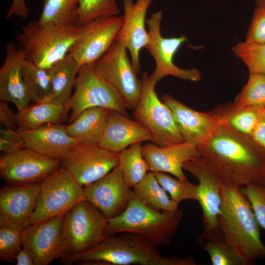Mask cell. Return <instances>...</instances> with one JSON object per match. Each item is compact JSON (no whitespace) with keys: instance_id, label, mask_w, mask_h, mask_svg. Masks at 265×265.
I'll return each mask as SVG.
<instances>
[{"instance_id":"8","label":"cell","mask_w":265,"mask_h":265,"mask_svg":"<svg viewBox=\"0 0 265 265\" xmlns=\"http://www.w3.org/2000/svg\"><path fill=\"white\" fill-rule=\"evenodd\" d=\"M142 91L138 104L133 109L135 120L151 132L152 142L164 147L184 142L169 107L159 100L155 91L156 83L146 72L142 76Z\"/></svg>"},{"instance_id":"13","label":"cell","mask_w":265,"mask_h":265,"mask_svg":"<svg viewBox=\"0 0 265 265\" xmlns=\"http://www.w3.org/2000/svg\"><path fill=\"white\" fill-rule=\"evenodd\" d=\"M123 22V15H117L98 18L82 25L69 54L80 66L93 64L115 41Z\"/></svg>"},{"instance_id":"35","label":"cell","mask_w":265,"mask_h":265,"mask_svg":"<svg viewBox=\"0 0 265 265\" xmlns=\"http://www.w3.org/2000/svg\"><path fill=\"white\" fill-rule=\"evenodd\" d=\"M119 12L116 0H79L76 23L83 25L98 18L117 16Z\"/></svg>"},{"instance_id":"41","label":"cell","mask_w":265,"mask_h":265,"mask_svg":"<svg viewBox=\"0 0 265 265\" xmlns=\"http://www.w3.org/2000/svg\"><path fill=\"white\" fill-rule=\"evenodd\" d=\"M7 101L0 100V122L4 128L17 130L16 113H14Z\"/></svg>"},{"instance_id":"45","label":"cell","mask_w":265,"mask_h":265,"mask_svg":"<svg viewBox=\"0 0 265 265\" xmlns=\"http://www.w3.org/2000/svg\"><path fill=\"white\" fill-rule=\"evenodd\" d=\"M16 261L17 265H34L30 254L23 247L18 254Z\"/></svg>"},{"instance_id":"27","label":"cell","mask_w":265,"mask_h":265,"mask_svg":"<svg viewBox=\"0 0 265 265\" xmlns=\"http://www.w3.org/2000/svg\"><path fill=\"white\" fill-rule=\"evenodd\" d=\"M80 67L79 63L68 53L64 58L49 69L52 93L47 101L67 106L72 95V89L75 86Z\"/></svg>"},{"instance_id":"12","label":"cell","mask_w":265,"mask_h":265,"mask_svg":"<svg viewBox=\"0 0 265 265\" xmlns=\"http://www.w3.org/2000/svg\"><path fill=\"white\" fill-rule=\"evenodd\" d=\"M61 166V161L28 148L4 153L0 158V176L7 185L41 183Z\"/></svg>"},{"instance_id":"2","label":"cell","mask_w":265,"mask_h":265,"mask_svg":"<svg viewBox=\"0 0 265 265\" xmlns=\"http://www.w3.org/2000/svg\"><path fill=\"white\" fill-rule=\"evenodd\" d=\"M218 227L221 237L235 250L246 265L265 258L260 226L241 188L222 183Z\"/></svg>"},{"instance_id":"34","label":"cell","mask_w":265,"mask_h":265,"mask_svg":"<svg viewBox=\"0 0 265 265\" xmlns=\"http://www.w3.org/2000/svg\"><path fill=\"white\" fill-rule=\"evenodd\" d=\"M232 51L245 64L249 74L265 75V43L245 41L235 45Z\"/></svg>"},{"instance_id":"5","label":"cell","mask_w":265,"mask_h":265,"mask_svg":"<svg viewBox=\"0 0 265 265\" xmlns=\"http://www.w3.org/2000/svg\"><path fill=\"white\" fill-rule=\"evenodd\" d=\"M82 29V25L43 24L38 21L23 27L17 41L26 60L49 69L64 58Z\"/></svg>"},{"instance_id":"43","label":"cell","mask_w":265,"mask_h":265,"mask_svg":"<svg viewBox=\"0 0 265 265\" xmlns=\"http://www.w3.org/2000/svg\"><path fill=\"white\" fill-rule=\"evenodd\" d=\"M0 138L18 144L25 147L24 140L17 130L7 128L1 129L0 130Z\"/></svg>"},{"instance_id":"22","label":"cell","mask_w":265,"mask_h":265,"mask_svg":"<svg viewBox=\"0 0 265 265\" xmlns=\"http://www.w3.org/2000/svg\"><path fill=\"white\" fill-rule=\"evenodd\" d=\"M152 140L150 131L139 122L118 111L109 110L98 144L110 152L119 154L133 144Z\"/></svg>"},{"instance_id":"11","label":"cell","mask_w":265,"mask_h":265,"mask_svg":"<svg viewBox=\"0 0 265 265\" xmlns=\"http://www.w3.org/2000/svg\"><path fill=\"white\" fill-rule=\"evenodd\" d=\"M127 50L115 40L108 51L92 65L103 79L119 92L127 109H133L140 100L142 83L137 77Z\"/></svg>"},{"instance_id":"46","label":"cell","mask_w":265,"mask_h":265,"mask_svg":"<svg viewBox=\"0 0 265 265\" xmlns=\"http://www.w3.org/2000/svg\"><path fill=\"white\" fill-rule=\"evenodd\" d=\"M25 148L18 144L0 138V150L4 153H10Z\"/></svg>"},{"instance_id":"37","label":"cell","mask_w":265,"mask_h":265,"mask_svg":"<svg viewBox=\"0 0 265 265\" xmlns=\"http://www.w3.org/2000/svg\"><path fill=\"white\" fill-rule=\"evenodd\" d=\"M155 176L160 186L167 192L170 198L179 204L186 200L198 201V185L187 180L173 178L163 172H155Z\"/></svg>"},{"instance_id":"31","label":"cell","mask_w":265,"mask_h":265,"mask_svg":"<svg viewBox=\"0 0 265 265\" xmlns=\"http://www.w3.org/2000/svg\"><path fill=\"white\" fill-rule=\"evenodd\" d=\"M142 142L133 144L119 153V164L128 186L132 188L150 171L143 157Z\"/></svg>"},{"instance_id":"39","label":"cell","mask_w":265,"mask_h":265,"mask_svg":"<svg viewBox=\"0 0 265 265\" xmlns=\"http://www.w3.org/2000/svg\"><path fill=\"white\" fill-rule=\"evenodd\" d=\"M241 189L251 204L259 225L265 230V187L255 183Z\"/></svg>"},{"instance_id":"25","label":"cell","mask_w":265,"mask_h":265,"mask_svg":"<svg viewBox=\"0 0 265 265\" xmlns=\"http://www.w3.org/2000/svg\"><path fill=\"white\" fill-rule=\"evenodd\" d=\"M69 109L50 101L35 103L16 113L17 130H30L47 124H62L68 120Z\"/></svg>"},{"instance_id":"47","label":"cell","mask_w":265,"mask_h":265,"mask_svg":"<svg viewBox=\"0 0 265 265\" xmlns=\"http://www.w3.org/2000/svg\"><path fill=\"white\" fill-rule=\"evenodd\" d=\"M256 7L265 9V0H254Z\"/></svg>"},{"instance_id":"40","label":"cell","mask_w":265,"mask_h":265,"mask_svg":"<svg viewBox=\"0 0 265 265\" xmlns=\"http://www.w3.org/2000/svg\"><path fill=\"white\" fill-rule=\"evenodd\" d=\"M245 41L265 43V9L256 7L246 33Z\"/></svg>"},{"instance_id":"38","label":"cell","mask_w":265,"mask_h":265,"mask_svg":"<svg viewBox=\"0 0 265 265\" xmlns=\"http://www.w3.org/2000/svg\"><path fill=\"white\" fill-rule=\"evenodd\" d=\"M23 247L22 231L0 227V260L14 262Z\"/></svg>"},{"instance_id":"19","label":"cell","mask_w":265,"mask_h":265,"mask_svg":"<svg viewBox=\"0 0 265 265\" xmlns=\"http://www.w3.org/2000/svg\"><path fill=\"white\" fill-rule=\"evenodd\" d=\"M123 22L116 38L129 50L131 62L137 73L141 72L140 53L148 41L146 16L153 0H122Z\"/></svg>"},{"instance_id":"15","label":"cell","mask_w":265,"mask_h":265,"mask_svg":"<svg viewBox=\"0 0 265 265\" xmlns=\"http://www.w3.org/2000/svg\"><path fill=\"white\" fill-rule=\"evenodd\" d=\"M118 164L119 154L110 152L99 144H80L61 161V166L81 186L102 178Z\"/></svg>"},{"instance_id":"23","label":"cell","mask_w":265,"mask_h":265,"mask_svg":"<svg viewBox=\"0 0 265 265\" xmlns=\"http://www.w3.org/2000/svg\"><path fill=\"white\" fill-rule=\"evenodd\" d=\"M17 130L25 148L61 161L80 144L67 133L62 124H47L33 130Z\"/></svg>"},{"instance_id":"17","label":"cell","mask_w":265,"mask_h":265,"mask_svg":"<svg viewBox=\"0 0 265 265\" xmlns=\"http://www.w3.org/2000/svg\"><path fill=\"white\" fill-rule=\"evenodd\" d=\"M40 183L22 185H7L0 190V227L21 231L31 224Z\"/></svg>"},{"instance_id":"49","label":"cell","mask_w":265,"mask_h":265,"mask_svg":"<svg viewBox=\"0 0 265 265\" xmlns=\"http://www.w3.org/2000/svg\"><path fill=\"white\" fill-rule=\"evenodd\" d=\"M259 184H261L265 187V174L264 175Z\"/></svg>"},{"instance_id":"28","label":"cell","mask_w":265,"mask_h":265,"mask_svg":"<svg viewBox=\"0 0 265 265\" xmlns=\"http://www.w3.org/2000/svg\"><path fill=\"white\" fill-rule=\"evenodd\" d=\"M263 106L236 107L233 103L214 109L220 122L242 134L251 136L261 119Z\"/></svg>"},{"instance_id":"9","label":"cell","mask_w":265,"mask_h":265,"mask_svg":"<svg viewBox=\"0 0 265 265\" xmlns=\"http://www.w3.org/2000/svg\"><path fill=\"white\" fill-rule=\"evenodd\" d=\"M85 200L83 187L63 166L40 183V189L31 224L63 214L80 201Z\"/></svg>"},{"instance_id":"44","label":"cell","mask_w":265,"mask_h":265,"mask_svg":"<svg viewBox=\"0 0 265 265\" xmlns=\"http://www.w3.org/2000/svg\"><path fill=\"white\" fill-rule=\"evenodd\" d=\"M251 137L265 150V123L262 119L258 123Z\"/></svg>"},{"instance_id":"18","label":"cell","mask_w":265,"mask_h":265,"mask_svg":"<svg viewBox=\"0 0 265 265\" xmlns=\"http://www.w3.org/2000/svg\"><path fill=\"white\" fill-rule=\"evenodd\" d=\"M63 216L31 224L22 231L23 247L30 254L34 265H48L62 258Z\"/></svg>"},{"instance_id":"20","label":"cell","mask_w":265,"mask_h":265,"mask_svg":"<svg viewBox=\"0 0 265 265\" xmlns=\"http://www.w3.org/2000/svg\"><path fill=\"white\" fill-rule=\"evenodd\" d=\"M161 100L170 109L184 141L197 147L206 140L220 123L214 109L199 112L188 107L169 94L164 95Z\"/></svg>"},{"instance_id":"26","label":"cell","mask_w":265,"mask_h":265,"mask_svg":"<svg viewBox=\"0 0 265 265\" xmlns=\"http://www.w3.org/2000/svg\"><path fill=\"white\" fill-rule=\"evenodd\" d=\"M109 109L94 107L84 110L73 122L63 125L67 133L80 144H98Z\"/></svg>"},{"instance_id":"14","label":"cell","mask_w":265,"mask_h":265,"mask_svg":"<svg viewBox=\"0 0 265 265\" xmlns=\"http://www.w3.org/2000/svg\"><path fill=\"white\" fill-rule=\"evenodd\" d=\"M183 168L195 177L199 183L198 202L202 209L204 226L203 233L199 238L211 239L221 237L218 216L221 203L222 181L199 157L185 163Z\"/></svg>"},{"instance_id":"3","label":"cell","mask_w":265,"mask_h":265,"mask_svg":"<svg viewBox=\"0 0 265 265\" xmlns=\"http://www.w3.org/2000/svg\"><path fill=\"white\" fill-rule=\"evenodd\" d=\"M157 246L141 236L124 232L106 237L86 252L60 258L65 265H195L191 257H163Z\"/></svg>"},{"instance_id":"32","label":"cell","mask_w":265,"mask_h":265,"mask_svg":"<svg viewBox=\"0 0 265 265\" xmlns=\"http://www.w3.org/2000/svg\"><path fill=\"white\" fill-rule=\"evenodd\" d=\"M79 0H42L38 21L43 24H76Z\"/></svg>"},{"instance_id":"29","label":"cell","mask_w":265,"mask_h":265,"mask_svg":"<svg viewBox=\"0 0 265 265\" xmlns=\"http://www.w3.org/2000/svg\"><path fill=\"white\" fill-rule=\"evenodd\" d=\"M134 195L148 207L158 211L173 212L178 210L179 204L169 197L166 190L158 181L154 172H148L135 185Z\"/></svg>"},{"instance_id":"36","label":"cell","mask_w":265,"mask_h":265,"mask_svg":"<svg viewBox=\"0 0 265 265\" xmlns=\"http://www.w3.org/2000/svg\"><path fill=\"white\" fill-rule=\"evenodd\" d=\"M233 103L239 108L265 107V75L249 74L247 83Z\"/></svg>"},{"instance_id":"42","label":"cell","mask_w":265,"mask_h":265,"mask_svg":"<svg viewBox=\"0 0 265 265\" xmlns=\"http://www.w3.org/2000/svg\"><path fill=\"white\" fill-rule=\"evenodd\" d=\"M29 14V10L26 3V0H12L7 11L6 18L10 19L12 16L22 19L26 18Z\"/></svg>"},{"instance_id":"24","label":"cell","mask_w":265,"mask_h":265,"mask_svg":"<svg viewBox=\"0 0 265 265\" xmlns=\"http://www.w3.org/2000/svg\"><path fill=\"white\" fill-rule=\"evenodd\" d=\"M5 53L0 68V100L12 103L20 110L28 106L30 101L22 73L24 53L12 43L6 45Z\"/></svg>"},{"instance_id":"10","label":"cell","mask_w":265,"mask_h":265,"mask_svg":"<svg viewBox=\"0 0 265 265\" xmlns=\"http://www.w3.org/2000/svg\"><path fill=\"white\" fill-rule=\"evenodd\" d=\"M162 18V12L159 10L146 19L148 41L145 48L155 62V68L149 76L150 79L156 83L167 76L191 81L200 80L201 73L197 69H182L174 63L175 54L187 39L184 35L172 38L163 37L160 30Z\"/></svg>"},{"instance_id":"48","label":"cell","mask_w":265,"mask_h":265,"mask_svg":"<svg viewBox=\"0 0 265 265\" xmlns=\"http://www.w3.org/2000/svg\"><path fill=\"white\" fill-rule=\"evenodd\" d=\"M261 119L265 123V107L262 110Z\"/></svg>"},{"instance_id":"30","label":"cell","mask_w":265,"mask_h":265,"mask_svg":"<svg viewBox=\"0 0 265 265\" xmlns=\"http://www.w3.org/2000/svg\"><path fill=\"white\" fill-rule=\"evenodd\" d=\"M22 73L30 101L34 103L47 101L52 93L49 69L40 67L25 59Z\"/></svg>"},{"instance_id":"1","label":"cell","mask_w":265,"mask_h":265,"mask_svg":"<svg viewBox=\"0 0 265 265\" xmlns=\"http://www.w3.org/2000/svg\"><path fill=\"white\" fill-rule=\"evenodd\" d=\"M198 149L199 158L226 184L242 188L259 184L265 174V150L222 122Z\"/></svg>"},{"instance_id":"21","label":"cell","mask_w":265,"mask_h":265,"mask_svg":"<svg viewBox=\"0 0 265 265\" xmlns=\"http://www.w3.org/2000/svg\"><path fill=\"white\" fill-rule=\"evenodd\" d=\"M142 151L150 171L168 173L183 180H187L183 172L184 163L199 157L198 147L186 141L164 147L148 142L142 145Z\"/></svg>"},{"instance_id":"16","label":"cell","mask_w":265,"mask_h":265,"mask_svg":"<svg viewBox=\"0 0 265 265\" xmlns=\"http://www.w3.org/2000/svg\"><path fill=\"white\" fill-rule=\"evenodd\" d=\"M83 191L85 200L107 219L124 212L134 195L118 165L102 178L84 186Z\"/></svg>"},{"instance_id":"33","label":"cell","mask_w":265,"mask_h":265,"mask_svg":"<svg viewBox=\"0 0 265 265\" xmlns=\"http://www.w3.org/2000/svg\"><path fill=\"white\" fill-rule=\"evenodd\" d=\"M199 239L202 247L209 254L212 265H246L233 247L222 237Z\"/></svg>"},{"instance_id":"4","label":"cell","mask_w":265,"mask_h":265,"mask_svg":"<svg viewBox=\"0 0 265 265\" xmlns=\"http://www.w3.org/2000/svg\"><path fill=\"white\" fill-rule=\"evenodd\" d=\"M183 212L155 210L134 195L121 214L107 219L106 237L128 232L138 235L156 246L169 244L178 230Z\"/></svg>"},{"instance_id":"6","label":"cell","mask_w":265,"mask_h":265,"mask_svg":"<svg viewBox=\"0 0 265 265\" xmlns=\"http://www.w3.org/2000/svg\"><path fill=\"white\" fill-rule=\"evenodd\" d=\"M107 219L86 200L80 201L63 214L61 258L90 250L106 237Z\"/></svg>"},{"instance_id":"7","label":"cell","mask_w":265,"mask_h":265,"mask_svg":"<svg viewBox=\"0 0 265 265\" xmlns=\"http://www.w3.org/2000/svg\"><path fill=\"white\" fill-rule=\"evenodd\" d=\"M74 88L67 106L71 112L68 123L85 109L94 107L116 111L128 116L127 108L120 94L96 72L92 65L80 67Z\"/></svg>"}]
</instances>
